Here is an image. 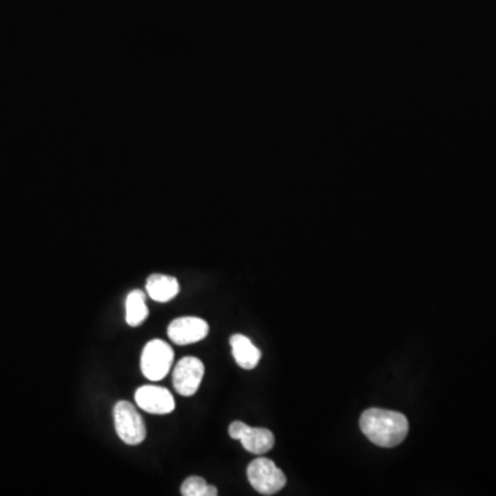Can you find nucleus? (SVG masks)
Listing matches in <instances>:
<instances>
[{
  "instance_id": "1",
  "label": "nucleus",
  "mask_w": 496,
  "mask_h": 496,
  "mask_svg": "<svg viewBox=\"0 0 496 496\" xmlns=\"http://www.w3.org/2000/svg\"><path fill=\"white\" fill-rule=\"evenodd\" d=\"M360 429L375 446L392 449L408 436L410 424L406 415L398 411L370 408L360 418Z\"/></svg>"
},
{
  "instance_id": "2",
  "label": "nucleus",
  "mask_w": 496,
  "mask_h": 496,
  "mask_svg": "<svg viewBox=\"0 0 496 496\" xmlns=\"http://www.w3.org/2000/svg\"><path fill=\"white\" fill-rule=\"evenodd\" d=\"M174 363V350L167 342L153 339L145 345L141 355V371L150 381L165 380Z\"/></svg>"
},
{
  "instance_id": "3",
  "label": "nucleus",
  "mask_w": 496,
  "mask_h": 496,
  "mask_svg": "<svg viewBox=\"0 0 496 496\" xmlns=\"http://www.w3.org/2000/svg\"><path fill=\"white\" fill-rule=\"evenodd\" d=\"M247 477L250 484L262 495H275L285 488L287 478L285 473L268 458H257L248 465Z\"/></svg>"
},
{
  "instance_id": "4",
  "label": "nucleus",
  "mask_w": 496,
  "mask_h": 496,
  "mask_svg": "<svg viewBox=\"0 0 496 496\" xmlns=\"http://www.w3.org/2000/svg\"><path fill=\"white\" fill-rule=\"evenodd\" d=\"M117 436L129 446H138L147 437L144 419L129 401H119L114 408Z\"/></svg>"
},
{
  "instance_id": "5",
  "label": "nucleus",
  "mask_w": 496,
  "mask_h": 496,
  "mask_svg": "<svg viewBox=\"0 0 496 496\" xmlns=\"http://www.w3.org/2000/svg\"><path fill=\"white\" fill-rule=\"evenodd\" d=\"M229 436L239 440L248 452L255 455L267 454L275 446L272 432L263 428H250L244 422H232L229 424Z\"/></svg>"
},
{
  "instance_id": "6",
  "label": "nucleus",
  "mask_w": 496,
  "mask_h": 496,
  "mask_svg": "<svg viewBox=\"0 0 496 496\" xmlns=\"http://www.w3.org/2000/svg\"><path fill=\"white\" fill-rule=\"evenodd\" d=\"M204 377V364L198 357H184L173 370V386L181 396H193L201 388Z\"/></svg>"
},
{
  "instance_id": "7",
  "label": "nucleus",
  "mask_w": 496,
  "mask_h": 496,
  "mask_svg": "<svg viewBox=\"0 0 496 496\" xmlns=\"http://www.w3.org/2000/svg\"><path fill=\"white\" fill-rule=\"evenodd\" d=\"M209 323L201 317L186 316L171 321L167 329L168 338L175 345H191L203 341L209 335Z\"/></svg>"
},
{
  "instance_id": "8",
  "label": "nucleus",
  "mask_w": 496,
  "mask_h": 496,
  "mask_svg": "<svg viewBox=\"0 0 496 496\" xmlns=\"http://www.w3.org/2000/svg\"><path fill=\"white\" fill-rule=\"evenodd\" d=\"M135 401L145 413L166 415L175 410V401L167 389L158 386H141L135 392Z\"/></svg>"
},
{
  "instance_id": "9",
  "label": "nucleus",
  "mask_w": 496,
  "mask_h": 496,
  "mask_svg": "<svg viewBox=\"0 0 496 496\" xmlns=\"http://www.w3.org/2000/svg\"><path fill=\"white\" fill-rule=\"evenodd\" d=\"M230 346L237 365L243 370H254L261 360V352L250 339L242 334L230 337Z\"/></svg>"
},
{
  "instance_id": "10",
  "label": "nucleus",
  "mask_w": 496,
  "mask_h": 496,
  "mask_svg": "<svg viewBox=\"0 0 496 496\" xmlns=\"http://www.w3.org/2000/svg\"><path fill=\"white\" fill-rule=\"evenodd\" d=\"M147 293L156 303L166 304L178 295L180 285L171 276L152 275L147 280Z\"/></svg>"
},
{
  "instance_id": "11",
  "label": "nucleus",
  "mask_w": 496,
  "mask_h": 496,
  "mask_svg": "<svg viewBox=\"0 0 496 496\" xmlns=\"http://www.w3.org/2000/svg\"><path fill=\"white\" fill-rule=\"evenodd\" d=\"M148 311L145 304V294L141 290H134L127 295L126 299V321L129 326L138 327L147 321Z\"/></svg>"
},
{
  "instance_id": "12",
  "label": "nucleus",
  "mask_w": 496,
  "mask_h": 496,
  "mask_svg": "<svg viewBox=\"0 0 496 496\" xmlns=\"http://www.w3.org/2000/svg\"><path fill=\"white\" fill-rule=\"evenodd\" d=\"M181 493L184 496H217L218 490L214 485L207 484L203 477L192 475L181 485Z\"/></svg>"
}]
</instances>
